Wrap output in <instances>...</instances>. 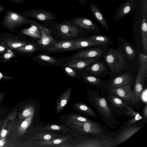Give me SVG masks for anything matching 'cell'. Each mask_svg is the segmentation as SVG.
Here are the masks:
<instances>
[{"mask_svg": "<svg viewBox=\"0 0 147 147\" xmlns=\"http://www.w3.org/2000/svg\"><path fill=\"white\" fill-rule=\"evenodd\" d=\"M88 94L90 104L96 109L102 118L112 119V112L106 100L101 97L98 92L94 90L90 91Z\"/></svg>", "mask_w": 147, "mask_h": 147, "instance_id": "obj_1", "label": "cell"}, {"mask_svg": "<svg viewBox=\"0 0 147 147\" xmlns=\"http://www.w3.org/2000/svg\"><path fill=\"white\" fill-rule=\"evenodd\" d=\"M104 58L112 71L114 72L119 71L124 68H128L126 65L125 58L124 55L119 50L110 49Z\"/></svg>", "mask_w": 147, "mask_h": 147, "instance_id": "obj_2", "label": "cell"}, {"mask_svg": "<svg viewBox=\"0 0 147 147\" xmlns=\"http://www.w3.org/2000/svg\"><path fill=\"white\" fill-rule=\"evenodd\" d=\"M33 20L24 16L8 11H7L3 23L4 27L14 31L15 28L26 24H32Z\"/></svg>", "mask_w": 147, "mask_h": 147, "instance_id": "obj_3", "label": "cell"}, {"mask_svg": "<svg viewBox=\"0 0 147 147\" xmlns=\"http://www.w3.org/2000/svg\"><path fill=\"white\" fill-rule=\"evenodd\" d=\"M71 120H73V126L79 131L83 134L97 136L102 134L104 131L98 123L93 121L82 122L74 119Z\"/></svg>", "mask_w": 147, "mask_h": 147, "instance_id": "obj_4", "label": "cell"}, {"mask_svg": "<svg viewBox=\"0 0 147 147\" xmlns=\"http://www.w3.org/2000/svg\"><path fill=\"white\" fill-rule=\"evenodd\" d=\"M130 84L121 86L111 88L110 93L119 97L125 102L130 104L136 103L135 95L131 89Z\"/></svg>", "mask_w": 147, "mask_h": 147, "instance_id": "obj_5", "label": "cell"}, {"mask_svg": "<svg viewBox=\"0 0 147 147\" xmlns=\"http://www.w3.org/2000/svg\"><path fill=\"white\" fill-rule=\"evenodd\" d=\"M114 139L109 137L99 139L97 137L84 140L73 146L77 147H112L115 146Z\"/></svg>", "mask_w": 147, "mask_h": 147, "instance_id": "obj_6", "label": "cell"}, {"mask_svg": "<svg viewBox=\"0 0 147 147\" xmlns=\"http://www.w3.org/2000/svg\"><path fill=\"white\" fill-rule=\"evenodd\" d=\"M71 22L76 26L93 33H99L100 32V28L97 24L86 18L78 17L71 19Z\"/></svg>", "mask_w": 147, "mask_h": 147, "instance_id": "obj_7", "label": "cell"}, {"mask_svg": "<svg viewBox=\"0 0 147 147\" xmlns=\"http://www.w3.org/2000/svg\"><path fill=\"white\" fill-rule=\"evenodd\" d=\"M134 0H126L120 5L115 11L114 20L116 22L129 14H131L134 9Z\"/></svg>", "mask_w": 147, "mask_h": 147, "instance_id": "obj_8", "label": "cell"}, {"mask_svg": "<svg viewBox=\"0 0 147 147\" xmlns=\"http://www.w3.org/2000/svg\"><path fill=\"white\" fill-rule=\"evenodd\" d=\"M22 14L24 16L34 18L41 21L53 20L56 19L55 16L51 13L39 9L27 11Z\"/></svg>", "mask_w": 147, "mask_h": 147, "instance_id": "obj_9", "label": "cell"}, {"mask_svg": "<svg viewBox=\"0 0 147 147\" xmlns=\"http://www.w3.org/2000/svg\"><path fill=\"white\" fill-rule=\"evenodd\" d=\"M32 24L36 26L40 30L41 38L38 42L40 46L45 47L51 43L55 42V40L50 35V30L34 20H33Z\"/></svg>", "mask_w": 147, "mask_h": 147, "instance_id": "obj_10", "label": "cell"}, {"mask_svg": "<svg viewBox=\"0 0 147 147\" xmlns=\"http://www.w3.org/2000/svg\"><path fill=\"white\" fill-rule=\"evenodd\" d=\"M147 71L139 69L135 81L134 88L132 90L135 95L136 103L140 100V95L142 90L144 83L147 76Z\"/></svg>", "mask_w": 147, "mask_h": 147, "instance_id": "obj_11", "label": "cell"}, {"mask_svg": "<svg viewBox=\"0 0 147 147\" xmlns=\"http://www.w3.org/2000/svg\"><path fill=\"white\" fill-rule=\"evenodd\" d=\"M102 54L101 49L97 48L81 51L76 53L71 57L72 59L98 58Z\"/></svg>", "mask_w": 147, "mask_h": 147, "instance_id": "obj_12", "label": "cell"}, {"mask_svg": "<svg viewBox=\"0 0 147 147\" xmlns=\"http://www.w3.org/2000/svg\"><path fill=\"white\" fill-rule=\"evenodd\" d=\"M97 60L96 58L72 59L67 63V65L73 68L81 69L87 67Z\"/></svg>", "mask_w": 147, "mask_h": 147, "instance_id": "obj_13", "label": "cell"}, {"mask_svg": "<svg viewBox=\"0 0 147 147\" xmlns=\"http://www.w3.org/2000/svg\"><path fill=\"white\" fill-rule=\"evenodd\" d=\"M74 40L73 46L68 49V51L75 50L84 47L106 45L105 43H99L92 41L88 38H79Z\"/></svg>", "mask_w": 147, "mask_h": 147, "instance_id": "obj_14", "label": "cell"}, {"mask_svg": "<svg viewBox=\"0 0 147 147\" xmlns=\"http://www.w3.org/2000/svg\"><path fill=\"white\" fill-rule=\"evenodd\" d=\"M90 6L95 19L106 30L109 31V30L106 20L98 7L93 2L90 3Z\"/></svg>", "mask_w": 147, "mask_h": 147, "instance_id": "obj_15", "label": "cell"}, {"mask_svg": "<svg viewBox=\"0 0 147 147\" xmlns=\"http://www.w3.org/2000/svg\"><path fill=\"white\" fill-rule=\"evenodd\" d=\"M133 82L131 74L129 72L123 74L118 76L111 82V88L118 87L130 84Z\"/></svg>", "mask_w": 147, "mask_h": 147, "instance_id": "obj_16", "label": "cell"}, {"mask_svg": "<svg viewBox=\"0 0 147 147\" xmlns=\"http://www.w3.org/2000/svg\"><path fill=\"white\" fill-rule=\"evenodd\" d=\"M59 30L62 34L69 37L75 36L80 31H82V29L74 24L71 25L63 23L60 25Z\"/></svg>", "mask_w": 147, "mask_h": 147, "instance_id": "obj_17", "label": "cell"}, {"mask_svg": "<svg viewBox=\"0 0 147 147\" xmlns=\"http://www.w3.org/2000/svg\"><path fill=\"white\" fill-rule=\"evenodd\" d=\"M74 40H70L63 41L57 43H53L52 46L48 49L51 52H56L68 51L73 46Z\"/></svg>", "mask_w": 147, "mask_h": 147, "instance_id": "obj_18", "label": "cell"}, {"mask_svg": "<svg viewBox=\"0 0 147 147\" xmlns=\"http://www.w3.org/2000/svg\"><path fill=\"white\" fill-rule=\"evenodd\" d=\"M71 88L65 91L58 98L56 105V113H59L64 108L70 97Z\"/></svg>", "mask_w": 147, "mask_h": 147, "instance_id": "obj_19", "label": "cell"}, {"mask_svg": "<svg viewBox=\"0 0 147 147\" xmlns=\"http://www.w3.org/2000/svg\"><path fill=\"white\" fill-rule=\"evenodd\" d=\"M77 111L88 116L98 117L97 115L88 105L82 102H78L73 105Z\"/></svg>", "mask_w": 147, "mask_h": 147, "instance_id": "obj_20", "label": "cell"}, {"mask_svg": "<svg viewBox=\"0 0 147 147\" xmlns=\"http://www.w3.org/2000/svg\"><path fill=\"white\" fill-rule=\"evenodd\" d=\"M141 128V126H130L127 127L120 136L117 142L119 145L129 139Z\"/></svg>", "mask_w": 147, "mask_h": 147, "instance_id": "obj_21", "label": "cell"}, {"mask_svg": "<svg viewBox=\"0 0 147 147\" xmlns=\"http://www.w3.org/2000/svg\"><path fill=\"white\" fill-rule=\"evenodd\" d=\"M69 139L68 137H60L48 140L34 142L33 143L38 147L48 146L59 144L66 142Z\"/></svg>", "mask_w": 147, "mask_h": 147, "instance_id": "obj_22", "label": "cell"}, {"mask_svg": "<svg viewBox=\"0 0 147 147\" xmlns=\"http://www.w3.org/2000/svg\"><path fill=\"white\" fill-rule=\"evenodd\" d=\"M142 45L144 51L147 53V24L146 19L142 18L141 23Z\"/></svg>", "mask_w": 147, "mask_h": 147, "instance_id": "obj_23", "label": "cell"}, {"mask_svg": "<svg viewBox=\"0 0 147 147\" xmlns=\"http://www.w3.org/2000/svg\"><path fill=\"white\" fill-rule=\"evenodd\" d=\"M2 40L6 44L9 48L13 50L20 47L29 44L28 42H26L15 39L12 38H6Z\"/></svg>", "mask_w": 147, "mask_h": 147, "instance_id": "obj_24", "label": "cell"}, {"mask_svg": "<svg viewBox=\"0 0 147 147\" xmlns=\"http://www.w3.org/2000/svg\"><path fill=\"white\" fill-rule=\"evenodd\" d=\"M62 136L58 134L52 133L42 132L35 136L32 139L33 140H48L62 137Z\"/></svg>", "mask_w": 147, "mask_h": 147, "instance_id": "obj_25", "label": "cell"}, {"mask_svg": "<svg viewBox=\"0 0 147 147\" xmlns=\"http://www.w3.org/2000/svg\"><path fill=\"white\" fill-rule=\"evenodd\" d=\"M31 26L28 28L21 30L23 34L29 36L38 38H41V35L38 27L35 24H31Z\"/></svg>", "mask_w": 147, "mask_h": 147, "instance_id": "obj_26", "label": "cell"}, {"mask_svg": "<svg viewBox=\"0 0 147 147\" xmlns=\"http://www.w3.org/2000/svg\"><path fill=\"white\" fill-rule=\"evenodd\" d=\"M87 69L90 74L97 75L104 71L106 67L104 63L99 62L96 63Z\"/></svg>", "mask_w": 147, "mask_h": 147, "instance_id": "obj_27", "label": "cell"}, {"mask_svg": "<svg viewBox=\"0 0 147 147\" xmlns=\"http://www.w3.org/2000/svg\"><path fill=\"white\" fill-rule=\"evenodd\" d=\"M109 98L110 102L117 108L125 107L128 110L131 109L124 103L121 99L112 94H111L109 96Z\"/></svg>", "mask_w": 147, "mask_h": 147, "instance_id": "obj_28", "label": "cell"}, {"mask_svg": "<svg viewBox=\"0 0 147 147\" xmlns=\"http://www.w3.org/2000/svg\"><path fill=\"white\" fill-rule=\"evenodd\" d=\"M40 128L48 131H63L66 132L69 131V129L65 126L56 125H50Z\"/></svg>", "mask_w": 147, "mask_h": 147, "instance_id": "obj_29", "label": "cell"}, {"mask_svg": "<svg viewBox=\"0 0 147 147\" xmlns=\"http://www.w3.org/2000/svg\"><path fill=\"white\" fill-rule=\"evenodd\" d=\"M123 49L127 58L131 61H132L136 56L134 50L127 43L124 45Z\"/></svg>", "mask_w": 147, "mask_h": 147, "instance_id": "obj_30", "label": "cell"}, {"mask_svg": "<svg viewBox=\"0 0 147 147\" xmlns=\"http://www.w3.org/2000/svg\"><path fill=\"white\" fill-rule=\"evenodd\" d=\"M36 50V46L33 44H28L15 49L14 50L19 53H30Z\"/></svg>", "mask_w": 147, "mask_h": 147, "instance_id": "obj_31", "label": "cell"}, {"mask_svg": "<svg viewBox=\"0 0 147 147\" xmlns=\"http://www.w3.org/2000/svg\"><path fill=\"white\" fill-rule=\"evenodd\" d=\"M88 38L92 41L99 43L108 44L110 41L109 37L104 35H93L89 36Z\"/></svg>", "mask_w": 147, "mask_h": 147, "instance_id": "obj_32", "label": "cell"}, {"mask_svg": "<svg viewBox=\"0 0 147 147\" xmlns=\"http://www.w3.org/2000/svg\"><path fill=\"white\" fill-rule=\"evenodd\" d=\"M139 56L140 62V66L139 69L142 71H147V60L146 55L139 53Z\"/></svg>", "mask_w": 147, "mask_h": 147, "instance_id": "obj_33", "label": "cell"}, {"mask_svg": "<svg viewBox=\"0 0 147 147\" xmlns=\"http://www.w3.org/2000/svg\"><path fill=\"white\" fill-rule=\"evenodd\" d=\"M84 78L86 82L93 85H96L103 83V81L100 79L93 76H84Z\"/></svg>", "mask_w": 147, "mask_h": 147, "instance_id": "obj_34", "label": "cell"}, {"mask_svg": "<svg viewBox=\"0 0 147 147\" xmlns=\"http://www.w3.org/2000/svg\"><path fill=\"white\" fill-rule=\"evenodd\" d=\"M70 117L71 119L79 121L87 122L92 121V120L87 117L77 114H72L70 115Z\"/></svg>", "mask_w": 147, "mask_h": 147, "instance_id": "obj_35", "label": "cell"}, {"mask_svg": "<svg viewBox=\"0 0 147 147\" xmlns=\"http://www.w3.org/2000/svg\"><path fill=\"white\" fill-rule=\"evenodd\" d=\"M11 50V49H9L7 52L2 54L1 58L4 60L7 61L15 56V54Z\"/></svg>", "mask_w": 147, "mask_h": 147, "instance_id": "obj_36", "label": "cell"}, {"mask_svg": "<svg viewBox=\"0 0 147 147\" xmlns=\"http://www.w3.org/2000/svg\"><path fill=\"white\" fill-rule=\"evenodd\" d=\"M143 117L140 115L138 113L135 112L134 116L128 122L126 125H129L134 124L138 121L142 119Z\"/></svg>", "mask_w": 147, "mask_h": 147, "instance_id": "obj_37", "label": "cell"}, {"mask_svg": "<svg viewBox=\"0 0 147 147\" xmlns=\"http://www.w3.org/2000/svg\"><path fill=\"white\" fill-rule=\"evenodd\" d=\"M38 57L42 60L51 63H55L57 62L53 58L46 55H40L38 56Z\"/></svg>", "mask_w": 147, "mask_h": 147, "instance_id": "obj_38", "label": "cell"}, {"mask_svg": "<svg viewBox=\"0 0 147 147\" xmlns=\"http://www.w3.org/2000/svg\"><path fill=\"white\" fill-rule=\"evenodd\" d=\"M10 49L3 40L0 42V55L5 53Z\"/></svg>", "mask_w": 147, "mask_h": 147, "instance_id": "obj_39", "label": "cell"}, {"mask_svg": "<svg viewBox=\"0 0 147 147\" xmlns=\"http://www.w3.org/2000/svg\"><path fill=\"white\" fill-rule=\"evenodd\" d=\"M140 99L144 103L147 104V89L146 88L141 92Z\"/></svg>", "mask_w": 147, "mask_h": 147, "instance_id": "obj_40", "label": "cell"}, {"mask_svg": "<svg viewBox=\"0 0 147 147\" xmlns=\"http://www.w3.org/2000/svg\"><path fill=\"white\" fill-rule=\"evenodd\" d=\"M64 69L66 72L69 76L74 77L76 75V72L71 68L65 66V67Z\"/></svg>", "mask_w": 147, "mask_h": 147, "instance_id": "obj_41", "label": "cell"}, {"mask_svg": "<svg viewBox=\"0 0 147 147\" xmlns=\"http://www.w3.org/2000/svg\"><path fill=\"white\" fill-rule=\"evenodd\" d=\"M33 109V107H30L26 109L23 111L22 113V115L25 117L29 116Z\"/></svg>", "mask_w": 147, "mask_h": 147, "instance_id": "obj_42", "label": "cell"}, {"mask_svg": "<svg viewBox=\"0 0 147 147\" xmlns=\"http://www.w3.org/2000/svg\"><path fill=\"white\" fill-rule=\"evenodd\" d=\"M13 78L9 76H4L3 74L1 73L0 71V80L1 79H10Z\"/></svg>", "mask_w": 147, "mask_h": 147, "instance_id": "obj_43", "label": "cell"}, {"mask_svg": "<svg viewBox=\"0 0 147 147\" xmlns=\"http://www.w3.org/2000/svg\"><path fill=\"white\" fill-rule=\"evenodd\" d=\"M143 114L144 117L146 119H147V105L146 104L143 110Z\"/></svg>", "mask_w": 147, "mask_h": 147, "instance_id": "obj_44", "label": "cell"}, {"mask_svg": "<svg viewBox=\"0 0 147 147\" xmlns=\"http://www.w3.org/2000/svg\"><path fill=\"white\" fill-rule=\"evenodd\" d=\"M28 121H24L21 125V126L23 127H26L28 124Z\"/></svg>", "mask_w": 147, "mask_h": 147, "instance_id": "obj_45", "label": "cell"}, {"mask_svg": "<svg viewBox=\"0 0 147 147\" xmlns=\"http://www.w3.org/2000/svg\"><path fill=\"white\" fill-rule=\"evenodd\" d=\"M7 133V131L5 130H3L1 132V135L2 137H4L5 136Z\"/></svg>", "mask_w": 147, "mask_h": 147, "instance_id": "obj_46", "label": "cell"}, {"mask_svg": "<svg viewBox=\"0 0 147 147\" xmlns=\"http://www.w3.org/2000/svg\"><path fill=\"white\" fill-rule=\"evenodd\" d=\"M81 2H82L83 3H85L86 1L87 0H80Z\"/></svg>", "mask_w": 147, "mask_h": 147, "instance_id": "obj_47", "label": "cell"}, {"mask_svg": "<svg viewBox=\"0 0 147 147\" xmlns=\"http://www.w3.org/2000/svg\"><path fill=\"white\" fill-rule=\"evenodd\" d=\"M3 9V8L2 6H0V12Z\"/></svg>", "mask_w": 147, "mask_h": 147, "instance_id": "obj_48", "label": "cell"}, {"mask_svg": "<svg viewBox=\"0 0 147 147\" xmlns=\"http://www.w3.org/2000/svg\"><path fill=\"white\" fill-rule=\"evenodd\" d=\"M3 145V143L0 140V146H2Z\"/></svg>", "mask_w": 147, "mask_h": 147, "instance_id": "obj_49", "label": "cell"}, {"mask_svg": "<svg viewBox=\"0 0 147 147\" xmlns=\"http://www.w3.org/2000/svg\"><path fill=\"white\" fill-rule=\"evenodd\" d=\"M15 0L16 1H20L22 0Z\"/></svg>", "mask_w": 147, "mask_h": 147, "instance_id": "obj_50", "label": "cell"}]
</instances>
